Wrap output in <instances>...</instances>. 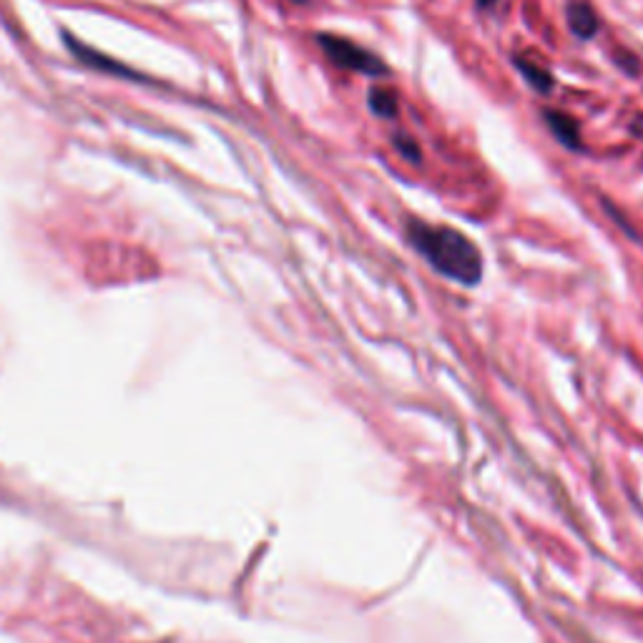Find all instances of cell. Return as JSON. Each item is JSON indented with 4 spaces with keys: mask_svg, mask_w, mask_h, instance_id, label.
Masks as SVG:
<instances>
[{
    "mask_svg": "<svg viewBox=\"0 0 643 643\" xmlns=\"http://www.w3.org/2000/svg\"><path fill=\"white\" fill-rule=\"evenodd\" d=\"M392 143H394V149H398V151L402 153V157H405L407 161H413V164H417L420 157H423V153H420L417 141H415V139H410L407 134H394Z\"/></svg>",
    "mask_w": 643,
    "mask_h": 643,
    "instance_id": "cell-7",
    "label": "cell"
},
{
    "mask_svg": "<svg viewBox=\"0 0 643 643\" xmlns=\"http://www.w3.org/2000/svg\"><path fill=\"white\" fill-rule=\"evenodd\" d=\"M367 106H370L372 114L380 118L398 116V99H394V93L388 89H372L367 93Z\"/></svg>",
    "mask_w": 643,
    "mask_h": 643,
    "instance_id": "cell-6",
    "label": "cell"
},
{
    "mask_svg": "<svg viewBox=\"0 0 643 643\" xmlns=\"http://www.w3.org/2000/svg\"><path fill=\"white\" fill-rule=\"evenodd\" d=\"M543 118L548 128H551L555 139H559L565 149L571 151H583V139H581V126L573 116L563 114V111H543Z\"/></svg>",
    "mask_w": 643,
    "mask_h": 643,
    "instance_id": "cell-3",
    "label": "cell"
},
{
    "mask_svg": "<svg viewBox=\"0 0 643 643\" xmlns=\"http://www.w3.org/2000/svg\"><path fill=\"white\" fill-rule=\"evenodd\" d=\"M478 3V8H493L495 3H498V0H475Z\"/></svg>",
    "mask_w": 643,
    "mask_h": 643,
    "instance_id": "cell-9",
    "label": "cell"
},
{
    "mask_svg": "<svg viewBox=\"0 0 643 643\" xmlns=\"http://www.w3.org/2000/svg\"><path fill=\"white\" fill-rule=\"evenodd\" d=\"M317 43H320L324 56H328L334 66L347 68V71H355L363 76H372V79L390 73V68L384 66L380 56H375L372 50L363 48L355 41L330 36V33H320V36H317Z\"/></svg>",
    "mask_w": 643,
    "mask_h": 643,
    "instance_id": "cell-2",
    "label": "cell"
},
{
    "mask_svg": "<svg viewBox=\"0 0 643 643\" xmlns=\"http://www.w3.org/2000/svg\"><path fill=\"white\" fill-rule=\"evenodd\" d=\"M513 64H516V68L523 73V79L533 85L538 93H551L553 91V85H555L553 76L548 73L546 68L540 66L538 61H530V58H520L518 56V58H513Z\"/></svg>",
    "mask_w": 643,
    "mask_h": 643,
    "instance_id": "cell-5",
    "label": "cell"
},
{
    "mask_svg": "<svg viewBox=\"0 0 643 643\" xmlns=\"http://www.w3.org/2000/svg\"><path fill=\"white\" fill-rule=\"evenodd\" d=\"M613 61L619 64L625 73L629 76H639L641 73V64H639V58L631 54V50H623V48H619L613 54Z\"/></svg>",
    "mask_w": 643,
    "mask_h": 643,
    "instance_id": "cell-8",
    "label": "cell"
},
{
    "mask_svg": "<svg viewBox=\"0 0 643 643\" xmlns=\"http://www.w3.org/2000/svg\"><path fill=\"white\" fill-rule=\"evenodd\" d=\"M291 3H307V0H291Z\"/></svg>",
    "mask_w": 643,
    "mask_h": 643,
    "instance_id": "cell-10",
    "label": "cell"
},
{
    "mask_svg": "<svg viewBox=\"0 0 643 643\" xmlns=\"http://www.w3.org/2000/svg\"><path fill=\"white\" fill-rule=\"evenodd\" d=\"M407 239L445 277L456 279L466 287L478 285L480 277H483V256L462 231L410 219Z\"/></svg>",
    "mask_w": 643,
    "mask_h": 643,
    "instance_id": "cell-1",
    "label": "cell"
},
{
    "mask_svg": "<svg viewBox=\"0 0 643 643\" xmlns=\"http://www.w3.org/2000/svg\"><path fill=\"white\" fill-rule=\"evenodd\" d=\"M565 19H569V28L576 38L588 41V38L596 36L598 21H596L594 8H590L588 3H578V0H573V3L569 5V11H565Z\"/></svg>",
    "mask_w": 643,
    "mask_h": 643,
    "instance_id": "cell-4",
    "label": "cell"
}]
</instances>
